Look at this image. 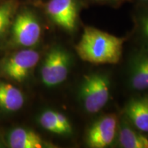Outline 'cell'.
Here are the masks:
<instances>
[{"mask_svg": "<svg viewBox=\"0 0 148 148\" xmlns=\"http://www.w3.org/2000/svg\"><path fill=\"white\" fill-rule=\"evenodd\" d=\"M39 59L38 51L30 48L21 49L3 61L1 66V73L15 82H21L29 76Z\"/></svg>", "mask_w": 148, "mask_h": 148, "instance_id": "4", "label": "cell"}, {"mask_svg": "<svg viewBox=\"0 0 148 148\" xmlns=\"http://www.w3.org/2000/svg\"><path fill=\"white\" fill-rule=\"evenodd\" d=\"M95 1H99V2L117 3H121V2H123V1H128V0H95Z\"/></svg>", "mask_w": 148, "mask_h": 148, "instance_id": "16", "label": "cell"}, {"mask_svg": "<svg viewBox=\"0 0 148 148\" xmlns=\"http://www.w3.org/2000/svg\"><path fill=\"white\" fill-rule=\"evenodd\" d=\"M71 65V57L60 47L52 48L46 55L41 68L40 77L44 85L54 87L66 80Z\"/></svg>", "mask_w": 148, "mask_h": 148, "instance_id": "3", "label": "cell"}, {"mask_svg": "<svg viewBox=\"0 0 148 148\" xmlns=\"http://www.w3.org/2000/svg\"><path fill=\"white\" fill-rule=\"evenodd\" d=\"M110 90V78L106 73H89L79 84V100L88 113H97L108 103Z\"/></svg>", "mask_w": 148, "mask_h": 148, "instance_id": "2", "label": "cell"}, {"mask_svg": "<svg viewBox=\"0 0 148 148\" xmlns=\"http://www.w3.org/2000/svg\"><path fill=\"white\" fill-rule=\"evenodd\" d=\"M0 147H1V143H0Z\"/></svg>", "mask_w": 148, "mask_h": 148, "instance_id": "18", "label": "cell"}, {"mask_svg": "<svg viewBox=\"0 0 148 148\" xmlns=\"http://www.w3.org/2000/svg\"><path fill=\"white\" fill-rule=\"evenodd\" d=\"M14 12V5L12 1L0 5V38L10 26Z\"/></svg>", "mask_w": 148, "mask_h": 148, "instance_id": "14", "label": "cell"}, {"mask_svg": "<svg viewBox=\"0 0 148 148\" xmlns=\"http://www.w3.org/2000/svg\"><path fill=\"white\" fill-rule=\"evenodd\" d=\"M124 38L95 27H86L75 46L79 58L94 64H114L119 62Z\"/></svg>", "mask_w": 148, "mask_h": 148, "instance_id": "1", "label": "cell"}, {"mask_svg": "<svg viewBox=\"0 0 148 148\" xmlns=\"http://www.w3.org/2000/svg\"><path fill=\"white\" fill-rule=\"evenodd\" d=\"M118 118L114 114L103 115L88 128L86 142L89 147L105 148L113 143L118 130Z\"/></svg>", "mask_w": 148, "mask_h": 148, "instance_id": "6", "label": "cell"}, {"mask_svg": "<svg viewBox=\"0 0 148 148\" xmlns=\"http://www.w3.org/2000/svg\"><path fill=\"white\" fill-rule=\"evenodd\" d=\"M125 113L136 130L148 132V95L130 100L125 106Z\"/></svg>", "mask_w": 148, "mask_h": 148, "instance_id": "9", "label": "cell"}, {"mask_svg": "<svg viewBox=\"0 0 148 148\" xmlns=\"http://www.w3.org/2000/svg\"><path fill=\"white\" fill-rule=\"evenodd\" d=\"M142 1H144V2H148V0H141Z\"/></svg>", "mask_w": 148, "mask_h": 148, "instance_id": "17", "label": "cell"}, {"mask_svg": "<svg viewBox=\"0 0 148 148\" xmlns=\"http://www.w3.org/2000/svg\"><path fill=\"white\" fill-rule=\"evenodd\" d=\"M38 122L42 127L48 132L58 135H66L64 130L58 123L55 110H44L38 117Z\"/></svg>", "mask_w": 148, "mask_h": 148, "instance_id": "13", "label": "cell"}, {"mask_svg": "<svg viewBox=\"0 0 148 148\" xmlns=\"http://www.w3.org/2000/svg\"><path fill=\"white\" fill-rule=\"evenodd\" d=\"M8 144L11 148H42L46 147L42 138L32 130L18 127L8 135Z\"/></svg>", "mask_w": 148, "mask_h": 148, "instance_id": "10", "label": "cell"}, {"mask_svg": "<svg viewBox=\"0 0 148 148\" xmlns=\"http://www.w3.org/2000/svg\"><path fill=\"white\" fill-rule=\"evenodd\" d=\"M140 30L142 36L148 40V13L145 14L140 19Z\"/></svg>", "mask_w": 148, "mask_h": 148, "instance_id": "15", "label": "cell"}, {"mask_svg": "<svg viewBox=\"0 0 148 148\" xmlns=\"http://www.w3.org/2000/svg\"><path fill=\"white\" fill-rule=\"evenodd\" d=\"M119 128V142L124 148H148V138L133 129L125 122L121 123Z\"/></svg>", "mask_w": 148, "mask_h": 148, "instance_id": "12", "label": "cell"}, {"mask_svg": "<svg viewBox=\"0 0 148 148\" xmlns=\"http://www.w3.org/2000/svg\"><path fill=\"white\" fill-rule=\"evenodd\" d=\"M12 41L16 45L30 48L39 42L41 27L36 16L29 11L18 14L12 23Z\"/></svg>", "mask_w": 148, "mask_h": 148, "instance_id": "5", "label": "cell"}, {"mask_svg": "<svg viewBox=\"0 0 148 148\" xmlns=\"http://www.w3.org/2000/svg\"><path fill=\"white\" fill-rule=\"evenodd\" d=\"M25 103L23 93L8 82H0V108L8 112L19 110Z\"/></svg>", "mask_w": 148, "mask_h": 148, "instance_id": "11", "label": "cell"}, {"mask_svg": "<svg viewBox=\"0 0 148 148\" xmlns=\"http://www.w3.org/2000/svg\"><path fill=\"white\" fill-rule=\"evenodd\" d=\"M128 74L129 85L133 90L148 89V51H140L132 57Z\"/></svg>", "mask_w": 148, "mask_h": 148, "instance_id": "8", "label": "cell"}, {"mask_svg": "<svg viewBox=\"0 0 148 148\" xmlns=\"http://www.w3.org/2000/svg\"><path fill=\"white\" fill-rule=\"evenodd\" d=\"M46 12L56 25L69 32L75 29L78 15L77 0H49Z\"/></svg>", "mask_w": 148, "mask_h": 148, "instance_id": "7", "label": "cell"}]
</instances>
